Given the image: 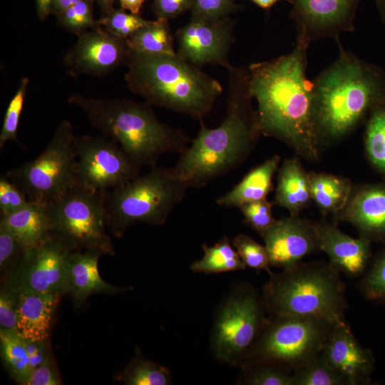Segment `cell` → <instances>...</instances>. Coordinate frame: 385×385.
<instances>
[{
  "label": "cell",
  "mask_w": 385,
  "mask_h": 385,
  "mask_svg": "<svg viewBox=\"0 0 385 385\" xmlns=\"http://www.w3.org/2000/svg\"><path fill=\"white\" fill-rule=\"evenodd\" d=\"M309 46L248 66L261 133L285 143L306 160L319 158L313 115V82L306 75Z\"/></svg>",
  "instance_id": "1"
},
{
  "label": "cell",
  "mask_w": 385,
  "mask_h": 385,
  "mask_svg": "<svg viewBox=\"0 0 385 385\" xmlns=\"http://www.w3.org/2000/svg\"><path fill=\"white\" fill-rule=\"evenodd\" d=\"M225 115L215 128H200L172 168L189 188H201L238 167L253 150L261 133L252 106L250 72L245 66L227 71Z\"/></svg>",
  "instance_id": "2"
},
{
  "label": "cell",
  "mask_w": 385,
  "mask_h": 385,
  "mask_svg": "<svg viewBox=\"0 0 385 385\" xmlns=\"http://www.w3.org/2000/svg\"><path fill=\"white\" fill-rule=\"evenodd\" d=\"M313 82L312 115L319 145L341 139L364 118L385 108V73L345 50Z\"/></svg>",
  "instance_id": "3"
},
{
  "label": "cell",
  "mask_w": 385,
  "mask_h": 385,
  "mask_svg": "<svg viewBox=\"0 0 385 385\" xmlns=\"http://www.w3.org/2000/svg\"><path fill=\"white\" fill-rule=\"evenodd\" d=\"M67 101L79 108L93 128L118 143L142 168L156 165L164 154L181 153L192 140L183 130L159 120L146 102L78 93Z\"/></svg>",
  "instance_id": "4"
},
{
  "label": "cell",
  "mask_w": 385,
  "mask_h": 385,
  "mask_svg": "<svg viewBox=\"0 0 385 385\" xmlns=\"http://www.w3.org/2000/svg\"><path fill=\"white\" fill-rule=\"evenodd\" d=\"M124 78L128 89L152 106L202 120L222 93L215 78L174 55H151L130 49Z\"/></svg>",
  "instance_id": "5"
},
{
  "label": "cell",
  "mask_w": 385,
  "mask_h": 385,
  "mask_svg": "<svg viewBox=\"0 0 385 385\" xmlns=\"http://www.w3.org/2000/svg\"><path fill=\"white\" fill-rule=\"evenodd\" d=\"M329 262H299L272 273L262 297L270 316L312 317L332 322L345 320L346 286Z\"/></svg>",
  "instance_id": "6"
},
{
  "label": "cell",
  "mask_w": 385,
  "mask_h": 385,
  "mask_svg": "<svg viewBox=\"0 0 385 385\" xmlns=\"http://www.w3.org/2000/svg\"><path fill=\"white\" fill-rule=\"evenodd\" d=\"M188 189L172 168L150 167L145 175L102 192L107 230L120 238L135 224L163 225Z\"/></svg>",
  "instance_id": "7"
},
{
  "label": "cell",
  "mask_w": 385,
  "mask_h": 385,
  "mask_svg": "<svg viewBox=\"0 0 385 385\" xmlns=\"http://www.w3.org/2000/svg\"><path fill=\"white\" fill-rule=\"evenodd\" d=\"M266 309L254 287H233L217 307L210 334L213 356L228 366L241 368L266 324Z\"/></svg>",
  "instance_id": "8"
},
{
  "label": "cell",
  "mask_w": 385,
  "mask_h": 385,
  "mask_svg": "<svg viewBox=\"0 0 385 385\" xmlns=\"http://www.w3.org/2000/svg\"><path fill=\"white\" fill-rule=\"evenodd\" d=\"M335 323L312 317L270 316L243 366L270 363L293 373L320 354Z\"/></svg>",
  "instance_id": "9"
},
{
  "label": "cell",
  "mask_w": 385,
  "mask_h": 385,
  "mask_svg": "<svg viewBox=\"0 0 385 385\" xmlns=\"http://www.w3.org/2000/svg\"><path fill=\"white\" fill-rule=\"evenodd\" d=\"M49 235L70 251L95 249L113 256L107 234L102 193L75 183L46 205Z\"/></svg>",
  "instance_id": "10"
},
{
  "label": "cell",
  "mask_w": 385,
  "mask_h": 385,
  "mask_svg": "<svg viewBox=\"0 0 385 385\" xmlns=\"http://www.w3.org/2000/svg\"><path fill=\"white\" fill-rule=\"evenodd\" d=\"M76 138L71 123L61 120L36 158L6 171L5 175L29 202L48 204L76 183Z\"/></svg>",
  "instance_id": "11"
},
{
  "label": "cell",
  "mask_w": 385,
  "mask_h": 385,
  "mask_svg": "<svg viewBox=\"0 0 385 385\" xmlns=\"http://www.w3.org/2000/svg\"><path fill=\"white\" fill-rule=\"evenodd\" d=\"M75 150L76 183L93 192L119 188L140 175L142 169L118 143L103 135L76 136Z\"/></svg>",
  "instance_id": "12"
},
{
  "label": "cell",
  "mask_w": 385,
  "mask_h": 385,
  "mask_svg": "<svg viewBox=\"0 0 385 385\" xmlns=\"http://www.w3.org/2000/svg\"><path fill=\"white\" fill-rule=\"evenodd\" d=\"M69 252L49 236L38 245L25 250L19 267L7 280L20 292L62 296L68 293Z\"/></svg>",
  "instance_id": "13"
},
{
  "label": "cell",
  "mask_w": 385,
  "mask_h": 385,
  "mask_svg": "<svg viewBox=\"0 0 385 385\" xmlns=\"http://www.w3.org/2000/svg\"><path fill=\"white\" fill-rule=\"evenodd\" d=\"M129 53L126 38L112 34L98 24L78 36L63 61L72 77L87 74L102 78L127 65Z\"/></svg>",
  "instance_id": "14"
},
{
  "label": "cell",
  "mask_w": 385,
  "mask_h": 385,
  "mask_svg": "<svg viewBox=\"0 0 385 385\" xmlns=\"http://www.w3.org/2000/svg\"><path fill=\"white\" fill-rule=\"evenodd\" d=\"M361 0H290L296 42L309 45L325 38L339 39L342 32L353 31Z\"/></svg>",
  "instance_id": "15"
},
{
  "label": "cell",
  "mask_w": 385,
  "mask_h": 385,
  "mask_svg": "<svg viewBox=\"0 0 385 385\" xmlns=\"http://www.w3.org/2000/svg\"><path fill=\"white\" fill-rule=\"evenodd\" d=\"M234 26L230 18L213 23L190 20L176 31V53L200 68L209 64L228 71L233 66L229 53L235 41Z\"/></svg>",
  "instance_id": "16"
},
{
  "label": "cell",
  "mask_w": 385,
  "mask_h": 385,
  "mask_svg": "<svg viewBox=\"0 0 385 385\" xmlns=\"http://www.w3.org/2000/svg\"><path fill=\"white\" fill-rule=\"evenodd\" d=\"M258 234L267 250L271 267L289 268L319 250L314 222L298 216L276 220Z\"/></svg>",
  "instance_id": "17"
},
{
  "label": "cell",
  "mask_w": 385,
  "mask_h": 385,
  "mask_svg": "<svg viewBox=\"0 0 385 385\" xmlns=\"http://www.w3.org/2000/svg\"><path fill=\"white\" fill-rule=\"evenodd\" d=\"M320 355L346 385L367 382L371 369L370 354L359 344L345 320L334 324Z\"/></svg>",
  "instance_id": "18"
},
{
  "label": "cell",
  "mask_w": 385,
  "mask_h": 385,
  "mask_svg": "<svg viewBox=\"0 0 385 385\" xmlns=\"http://www.w3.org/2000/svg\"><path fill=\"white\" fill-rule=\"evenodd\" d=\"M314 227L319 250L327 255L332 265L350 278L363 273L369 257L368 239L353 238L329 223L314 222Z\"/></svg>",
  "instance_id": "19"
},
{
  "label": "cell",
  "mask_w": 385,
  "mask_h": 385,
  "mask_svg": "<svg viewBox=\"0 0 385 385\" xmlns=\"http://www.w3.org/2000/svg\"><path fill=\"white\" fill-rule=\"evenodd\" d=\"M103 252L95 249L70 251L68 256V293L76 307L93 294H117L130 287H115L100 275L98 263Z\"/></svg>",
  "instance_id": "20"
},
{
  "label": "cell",
  "mask_w": 385,
  "mask_h": 385,
  "mask_svg": "<svg viewBox=\"0 0 385 385\" xmlns=\"http://www.w3.org/2000/svg\"><path fill=\"white\" fill-rule=\"evenodd\" d=\"M337 220L346 222L366 235L385 233V187H370L351 195Z\"/></svg>",
  "instance_id": "21"
},
{
  "label": "cell",
  "mask_w": 385,
  "mask_h": 385,
  "mask_svg": "<svg viewBox=\"0 0 385 385\" xmlns=\"http://www.w3.org/2000/svg\"><path fill=\"white\" fill-rule=\"evenodd\" d=\"M61 297L53 294L21 292L17 307L16 332L26 339H49Z\"/></svg>",
  "instance_id": "22"
},
{
  "label": "cell",
  "mask_w": 385,
  "mask_h": 385,
  "mask_svg": "<svg viewBox=\"0 0 385 385\" xmlns=\"http://www.w3.org/2000/svg\"><path fill=\"white\" fill-rule=\"evenodd\" d=\"M280 157L274 155L249 171L229 192L216 200L224 207H237L245 203L267 198L272 188V179L279 168Z\"/></svg>",
  "instance_id": "23"
},
{
  "label": "cell",
  "mask_w": 385,
  "mask_h": 385,
  "mask_svg": "<svg viewBox=\"0 0 385 385\" xmlns=\"http://www.w3.org/2000/svg\"><path fill=\"white\" fill-rule=\"evenodd\" d=\"M274 203L298 216L312 200L308 174L298 159H287L278 168Z\"/></svg>",
  "instance_id": "24"
},
{
  "label": "cell",
  "mask_w": 385,
  "mask_h": 385,
  "mask_svg": "<svg viewBox=\"0 0 385 385\" xmlns=\"http://www.w3.org/2000/svg\"><path fill=\"white\" fill-rule=\"evenodd\" d=\"M0 225L11 232L24 250L38 245L50 236L45 205L29 202L19 210L1 216Z\"/></svg>",
  "instance_id": "25"
},
{
  "label": "cell",
  "mask_w": 385,
  "mask_h": 385,
  "mask_svg": "<svg viewBox=\"0 0 385 385\" xmlns=\"http://www.w3.org/2000/svg\"><path fill=\"white\" fill-rule=\"evenodd\" d=\"M312 199L324 213H337L346 205L351 193L350 182L331 174H308Z\"/></svg>",
  "instance_id": "26"
},
{
  "label": "cell",
  "mask_w": 385,
  "mask_h": 385,
  "mask_svg": "<svg viewBox=\"0 0 385 385\" xmlns=\"http://www.w3.org/2000/svg\"><path fill=\"white\" fill-rule=\"evenodd\" d=\"M131 51L151 55H174L173 38L168 20L157 19L127 38Z\"/></svg>",
  "instance_id": "27"
},
{
  "label": "cell",
  "mask_w": 385,
  "mask_h": 385,
  "mask_svg": "<svg viewBox=\"0 0 385 385\" xmlns=\"http://www.w3.org/2000/svg\"><path fill=\"white\" fill-rule=\"evenodd\" d=\"M202 249L203 257L190 266L191 270L195 273L211 274L244 270L247 267L227 236L220 239L212 246L203 244Z\"/></svg>",
  "instance_id": "28"
},
{
  "label": "cell",
  "mask_w": 385,
  "mask_h": 385,
  "mask_svg": "<svg viewBox=\"0 0 385 385\" xmlns=\"http://www.w3.org/2000/svg\"><path fill=\"white\" fill-rule=\"evenodd\" d=\"M1 358L11 377L21 385H26L31 369L24 338L15 331L0 329Z\"/></svg>",
  "instance_id": "29"
},
{
  "label": "cell",
  "mask_w": 385,
  "mask_h": 385,
  "mask_svg": "<svg viewBox=\"0 0 385 385\" xmlns=\"http://www.w3.org/2000/svg\"><path fill=\"white\" fill-rule=\"evenodd\" d=\"M115 378L127 385H169L172 384L170 371L150 361L136 349L135 356Z\"/></svg>",
  "instance_id": "30"
},
{
  "label": "cell",
  "mask_w": 385,
  "mask_h": 385,
  "mask_svg": "<svg viewBox=\"0 0 385 385\" xmlns=\"http://www.w3.org/2000/svg\"><path fill=\"white\" fill-rule=\"evenodd\" d=\"M238 384L292 385V372L270 363H251L241 368Z\"/></svg>",
  "instance_id": "31"
},
{
  "label": "cell",
  "mask_w": 385,
  "mask_h": 385,
  "mask_svg": "<svg viewBox=\"0 0 385 385\" xmlns=\"http://www.w3.org/2000/svg\"><path fill=\"white\" fill-rule=\"evenodd\" d=\"M292 385H346L344 379L319 354L294 371Z\"/></svg>",
  "instance_id": "32"
},
{
  "label": "cell",
  "mask_w": 385,
  "mask_h": 385,
  "mask_svg": "<svg viewBox=\"0 0 385 385\" xmlns=\"http://www.w3.org/2000/svg\"><path fill=\"white\" fill-rule=\"evenodd\" d=\"M365 144L371 161L385 172V108L377 109L370 115Z\"/></svg>",
  "instance_id": "33"
},
{
  "label": "cell",
  "mask_w": 385,
  "mask_h": 385,
  "mask_svg": "<svg viewBox=\"0 0 385 385\" xmlns=\"http://www.w3.org/2000/svg\"><path fill=\"white\" fill-rule=\"evenodd\" d=\"M95 0H82L56 16L57 24L77 36L94 28L98 23L93 19Z\"/></svg>",
  "instance_id": "34"
},
{
  "label": "cell",
  "mask_w": 385,
  "mask_h": 385,
  "mask_svg": "<svg viewBox=\"0 0 385 385\" xmlns=\"http://www.w3.org/2000/svg\"><path fill=\"white\" fill-rule=\"evenodd\" d=\"M29 83V78L23 77L21 79L19 88L7 106L0 133L1 150L4 148L5 144L9 140L19 143L17 130Z\"/></svg>",
  "instance_id": "35"
},
{
  "label": "cell",
  "mask_w": 385,
  "mask_h": 385,
  "mask_svg": "<svg viewBox=\"0 0 385 385\" xmlns=\"http://www.w3.org/2000/svg\"><path fill=\"white\" fill-rule=\"evenodd\" d=\"M232 245L240 259L252 269L265 270L271 274L270 257L265 245H262L250 236L240 234L232 240Z\"/></svg>",
  "instance_id": "36"
},
{
  "label": "cell",
  "mask_w": 385,
  "mask_h": 385,
  "mask_svg": "<svg viewBox=\"0 0 385 385\" xmlns=\"http://www.w3.org/2000/svg\"><path fill=\"white\" fill-rule=\"evenodd\" d=\"M25 250L17 239L0 225L1 282L11 277L24 255Z\"/></svg>",
  "instance_id": "37"
},
{
  "label": "cell",
  "mask_w": 385,
  "mask_h": 385,
  "mask_svg": "<svg viewBox=\"0 0 385 385\" xmlns=\"http://www.w3.org/2000/svg\"><path fill=\"white\" fill-rule=\"evenodd\" d=\"M97 21L112 34L126 39L148 21L139 14L126 12L123 8H114Z\"/></svg>",
  "instance_id": "38"
},
{
  "label": "cell",
  "mask_w": 385,
  "mask_h": 385,
  "mask_svg": "<svg viewBox=\"0 0 385 385\" xmlns=\"http://www.w3.org/2000/svg\"><path fill=\"white\" fill-rule=\"evenodd\" d=\"M238 9L234 0H192L190 20L218 22L230 18Z\"/></svg>",
  "instance_id": "39"
},
{
  "label": "cell",
  "mask_w": 385,
  "mask_h": 385,
  "mask_svg": "<svg viewBox=\"0 0 385 385\" xmlns=\"http://www.w3.org/2000/svg\"><path fill=\"white\" fill-rule=\"evenodd\" d=\"M272 204L265 198L245 203L239 209L244 222L259 233L276 220L272 215Z\"/></svg>",
  "instance_id": "40"
},
{
  "label": "cell",
  "mask_w": 385,
  "mask_h": 385,
  "mask_svg": "<svg viewBox=\"0 0 385 385\" xmlns=\"http://www.w3.org/2000/svg\"><path fill=\"white\" fill-rule=\"evenodd\" d=\"M20 292L9 280L1 282L0 289V329H16V312Z\"/></svg>",
  "instance_id": "41"
},
{
  "label": "cell",
  "mask_w": 385,
  "mask_h": 385,
  "mask_svg": "<svg viewBox=\"0 0 385 385\" xmlns=\"http://www.w3.org/2000/svg\"><path fill=\"white\" fill-rule=\"evenodd\" d=\"M29 203L25 194L5 174L0 176L1 216L11 214Z\"/></svg>",
  "instance_id": "42"
},
{
  "label": "cell",
  "mask_w": 385,
  "mask_h": 385,
  "mask_svg": "<svg viewBox=\"0 0 385 385\" xmlns=\"http://www.w3.org/2000/svg\"><path fill=\"white\" fill-rule=\"evenodd\" d=\"M362 290L371 299L385 300V252L366 274L362 282Z\"/></svg>",
  "instance_id": "43"
},
{
  "label": "cell",
  "mask_w": 385,
  "mask_h": 385,
  "mask_svg": "<svg viewBox=\"0 0 385 385\" xmlns=\"http://www.w3.org/2000/svg\"><path fill=\"white\" fill-rule=\"evenodd\" d=\"M61 376L51 355L43 363L32 370L26 385H60Z\"/></svg>",
  "instance_id": "44"
},
{
  "label": "cell",
  "mask_w": 385,
  "mask_h": 385,
  "mask_svg": "<svg viewBox=\"0 0 385 385\" xmlns=\"http://www.w3.org/2000/svg\"><path fill=\"white\" fill-rule=\"evenodd\" d=\"M192 0H154L153 9L157 19L170 20L190 9Z\"/></svg>",
  "instance_id": "45"
},
{
  "label": "cell",
  "mask_w": 385,
  "mask_h": 385,
  "mask_svg": "<svg viewBox=\"0 0 385 385\" xmlns=\"http://www.w3.org/2000/svg\"><path fill=\"white\" fill-rule=\"evenodd\" d=\"M24 343L31 371L52 355L49 339L45 340L24 339Z\"/></svg>",
  "instance_id": "46"
},
{
  "label": "cell",
  "mask_w": 385,
  "mask_h": 385,
  "mask_svg": "<svg viewBox=\"0 0 385 385\" xmlns=\"http://www.w3.org/2000/svg\"><path fill=\"white\" fill-rule=\"evenodd\" d=\"M53 0H36V14L41 21L45 20L51 14Z\"/></svg>",
  "instance_id": "47"
},
{
  "label": "cell",
  "mask_w": 385,
  "mask_h": 385,
  "mask_svg": "<svg viewBox=\"0 0 385 385\" xmlns=\"http://www.w3.org/2000/svg\"><path fill=\"white\" fill-rule=\"evenodd\" d=\"M81 1L82 0H53L51 4V14L57 16L67 8Z\"/></svg>",
  "instance_id": "48"
},
{
  "label": "cell",
  "mask_w": 385,
  "mask_h": 385,
  "mask_svg": "<svg viewBox=\"0 0 385 385\" xmlns=\"http://www.w3.org/2000/svg\"><path fill=\"white\" fill-rule=\"evenodd\" d=\"M145 0H119L121 8L134 14H139Z\"/></svg>",
  "instance_id": "49"
},
{
  "label": "cell",
  "mask_w": 385,
  "mask_h": 385,
  "mask_svg": "<svg viewBox=\"0 0 385 385\" xmlns=\"http://www.w3.org/2000/svg\"><path fill=\"white\" fill-rule=\"evenodd\" d=\"M95 1L97 2L101 11V16L107 14L112 9H114L113 4L115 0H95Z\"/></svg>",
  "instance_id": "50"
},
{
  "label": "cell",
  "mask_w": 385,
  "mask_h": 385,
  "mask_svg": "<svg viewBox=\"0 0 385 385\" xmlns=\"http://www.w3.org/2000/svg\"><path fill=\"white\" fill-rule=\"evenodd\" d=\"M263 9L268 10L280 0H250ZM290 2V0H287Z\"/></svg>",
  "instance_id": "51"
},
{
  "label": "cell",
  "mask_w": 385,
  "mask_h": 385,
  "mask_svg": "<svg viewBox=\"0 0 385 385\" xmlns=\"http://www.w3.org/2000/svg\"><path fill=\"white\" fill-rule=\"evenodd\" d=\"M375 2L381 20L385 25V0H375Z\"/></svg>",
  "instance_id": "52"
}]
</instances>
